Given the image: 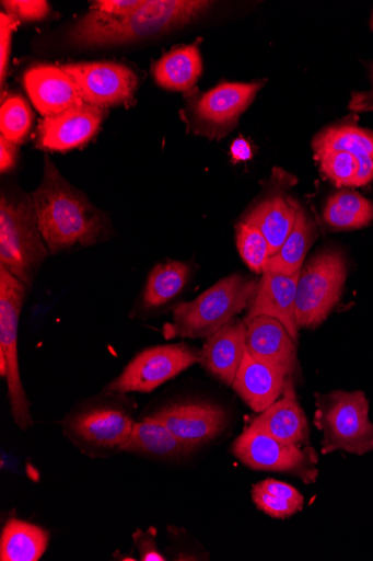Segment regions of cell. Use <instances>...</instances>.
<instances>
[{"instance_id": "cell-1", "label": "cell", "mask_w": 373, "mask_h": 561, "mask_svg": "<svg viewBox=\"0 0 373 561\" xmlns=\"http://www.w3.org/2000/svg\"><path fill=\"white\" fill-rule=\"evenodd\" d=\"M31 196L39 231L51 253L78 244L89 247L102 237V214L66 181L50 160L45 159L42 183Z\"/></svg>"}, {"instance_id": "cell-2", "label": "cell", "mask_w": 373, "mask_h": 561, "mask_svg": "<svg viewBox=\"0 0 373 561\" xmlns=\"http://www.w3.org/2000/svg\"><path fill=\"white\" fill-rule=\"evenodd\" d=\"M202 0H145L135 13L124 16L91 11L71 31V41L84 46L128 43L182 28L212 7Z\"/></svg>"}, {"instance_id": "cell-3", "label": "cell", "mask_w": 373, "mask_h": 561, "mask_svg": "<svg viewBox=\"0 0 373 561\" xmlns=\"http://www.w3.org/2000/svg\"><path fill=\"white\" fill-rule=\"evenodd\" d=\"M257 287L256 279L244 275L234 274L223 278L195 300L177 306L173 322L164 328L165 337H208L246 309Z\"/></svg>"}, {"instance_id": "cell-4", "label": "cell", "mask_w": 373, "mask_h": 561, "mask_svg": "<svg viewBox=\"0 0 373 561\" xmlns=\"http://www.w3.org/2000/svg\"><path fill=\"white\" fill-rule=\"evenodd\" d=\"M47 256L32 196L2 195L0 201V266L26 286Z\"/></svg>"}, {"instance_id": "cell-5", "label": "cell", "mask_w": 373, "mask_h": 561, "mask_svg": "<svg viewBox=\"0 0 373 561\" xmlns=\"http://www.w3.org/2000/svg\"><path fill=\"white\" fill-rule=\"evenodd\" d=\"M314 424L324 433L323 454L345 450L364 455L373 450V423L362 391L316 394Z\"/></svg>"}, {"instance_id": "cell-6", "label": "cell", "mask_w": 373, "mask_h": 561, "mask_svg": "<svg viewBox=\"0 0 373 561\" xmlns=\"http://www.w3.org/2000/svg\"><path fill=\"white\" fill-rule=\"evenodd\" d=\"M25 296L26 285L0 266V375L7 379L14 423L23 431L33 426L19 364V324Z\"/></svg>"}, {"instance_id": "cell-7", "label": "cell", "mask_w": 373, "mask_h": 561, "mask_svg": "<svg viewBox=\"0 0 373 561\" xmlns=\"http://www.w3.org/2000/svg\"><path fill=\"white\" fill-rule=\"evenodd\" d=\"M347 261L338 248L318 251L300 273L296 295L299 329L322 325L338 304L347 279Z\"/></svg>"}, {"instance_id": "cell-8", "label": "cell", "mask_w": 373, "mask_h": 561, "mask_svg": "<svg viewBox=\"0 0 373 561\" xmlns=\"http://www.w3.org/2000/svg\"><path fill=\"white\" fill-rule=\"evenodd\" d=\"M265 81L224 82L188 100L185 122L188 130L211 140L223 139L238 125Z\"/></svg>"}, {"instance_id": "cell-9", "label": "cell", "mask_w": 373, "mask_h": 561, "mask_svg": "<svg viewBox=\"0 0 373 561\" xmlns=\"http://www.w3.org/2000/svg\"><path fill=\"white\" fill-rule=\"evenodd\" d=\"M232 451L256 471L287 473L305 484L315 483L318 478V456L313 447L289 444L249 426L234 442Z\"/></svg>"}, {"instance_id": "cell-10", "label": "cell", "mask_w": 373, "mask_h": 561, "mask_svg": "<svg viewBox=\"0 0 373 561\" xmlns=\"http://www.w3.org/2000/svg\"><path fill=\"white\" fill-rule=\"evenodd\" d=\"M200 352L184 343L149 347L137 354L105 390L115 393L151 392L200 364Z\"/></svg>"}, {"instance_id": "cell-11", "label": "cell", "mask_w": 373, "mask_h": 561, "mask_svg": "<svg viewBox=\"0 0 373 561\" xmlns=\"http://www.w3.org/2000/svg\"><path fill=\"white\" fill-rule=\"evenodd\" d=\"M75 82L85 104L105 110L133 102L138 85L130 68L115 62H89L61 67Z\"/></svg>"}, {"instance_id": "cell-12", "label": "cell", "mask_w": 373, "mask_h": 561, "mask_svg": "<svg viewBox=\"0 0 373 561\" xmlns=\"http://www.w3.org/2000/svg\"><path fill=\"white\" fill-rule=\"evenodd\" d=\"M151 416L194 450L218 438L229 423L223 407L206 401L171 404Z\"/></svg>"}, {"instance_id": "cell-13", "label": "cell", "mask_w": 373, "mask_h": 561, "mask_svg": "<svg viewBox=\"0 0 373 561\" xmlns=\"http://www.w3.org/2000/svg\"><path fill=\"white\" fill-rule=\"evenodd\" d=\"M135 422L115 408H92L65 425L69 437L89 450H121L130 438Z\"/></svg>"}, {"instance_id": "cell-14", "label": "cell", "mask_w": 373, "mask_h": 561, "mask_svg": "<svg viewBox=\"0 0 373 561\" xmlns=\"http://www.w3.org/2000/svg\"><path fill=\"white\" fill-rule=\"evenodd\" d=\"M300 273L264 272L244 322L247 323L257 317L277 319L296 342V295Z\"/></svg>"}, {"instance_id": "cell-15", "label": "cell", "mask_w": 373, "mask_h": 561, "mask_svg": "<svg viewBox=\"0 0 373 561\" xmlns=\"http://www.w3.org/2000/svg\"><path fill=\"white\" fill-rule=\"evenodd\" d=\"M104 110L83 104L39 124L38 146L55 151H68L86 145L98 131Z\"/></svg>"}, {"instance_id": "cell-16", "label": "cell", "mask_w": 373, "mask_h": 561, "mask_svg": "<svg viewBox=\"0 0 373 561\" xmlns=\"http://www.w3.org/2000/svg\"><path fill=\"white\" fill-rule=\"evenodd\" d=\"M24 83L35 108L44 118L85 104L75 82L62 68L34 67L26 71Z\"/></svg>"}, {"instance_id": "cell-17", "label": "cell", "mask_w": 373, "mask_h": 561, "mask_svg": "<svg viewBox=\"0 0 373 561\" xmlns=\"http://www.w3.org/2000/svg\"><path fill=\"white\" fill-rule=\"evenodd\" d=\"M247 325V352L255 359L292 378L298 366L294 339L277 319L257 317Z\"/></svg>"}, {"instance_id": "cell-18", "label": "cell", "mask_w": 373, "mask_h": 561, "mask_svg": "<svg viewBox=\"0 0 373 561\" xmlns=\"http://www.w3.org/2000/svg\"><path fill=\"white\" fill-rule=\"evenodd\" d=\"M200 365L226 386H232L247 351V325L233 320L206 337Z\"/></svg>"}, {"instance_id": "cell-19", "label": "cell", "mask_w": 373, "mask_h": 561, "mask_svg": "<svg viewBox=\"0 0 373 561\" xmlns=\"http://www.w3.org/2000/svg\"><path fill=\"white\" fill-rule=\"evenodd\" d=\"M259 414L249 427L300 447L310 444L308 423L298 401L292 378H288L282 398Z\"/></svg>"}, {"instance_id": "cell-20", "label": "cell", "mask_w": 373, "mask_h": 561, "mask_svg": "<svg viewBox=\"0 0 373 561\" xmlns=\"http://www.w3.org/2000/svg\"><path fill=\"white\" fill-rule=\"evenodd\" d=\"M287 380L280 371L246 351L232 387L253 412L261 413L279 400Z\"/></svg>"}, {"instance_id": "cell-21", "label": "cell", "mask_w": 373, "mask_h": 561, "mask_svg": "<svg viewBox=\"0 0 373 561\" xmlns=\"http://www.w3.org/2000/svg\"><path fill=\"white\" fill-rule=\"evenodd\" d=\"M313 150L342 149L357 157L360 170L357 186L373 181V131L354 122L342 121L319 131L313 139Z\"/></svg>"}, {"instance_id": "cell-22", "label": "cell", "mask_w": 373, "mask_h": 561, "mask_svg": "<svg viewBox=\"0 0 373 561\" xmlns=\"http://www.w3.org/2000/svg\"><path fill=\"white\" fill-rule=\"evenodd\" d=\"M299 204L283 195H273L257 204L243 220L257 228L268 240L271 257L277 254L292 232Z\"/></svg>"}, {"instance_id": "cell-23", "label": "cell", "mask_w": 373, "mask_h": 561, "mask_svg": "<svg viewBox=\"0 0 373 561\" xmlns=\"http://www.w3.org/2000/svg\"><path fill=\"white\" fill-rule=\"evenodd\" d=\"M201 38L189 45L174 47L153 67L155 82L167 90L190 91L202 75L199 45Z\"/></svg>"}, {"instance_id": "cell-24", "label": "cell", "mask_w": 373, "mask_h": 561, "mask_svg": "<svg viewBox=\"0 0 373 561\" xmlns=\"http://www.w3.org/2000/svg\"><path fill=\"white\" fill-rule=\"evenodd\" d=\"M120 451H128L159 458L178 460L194 451L180 442L162 422L152 416L136 423L128 442Z\"/></svg>"}, {"instance_id": "cell-25", "label": "cell", "mask_w": 373, "mask_h": 561, "mask_svg": "<svg viewBox=\"0 0 373 561\" xmlns=\"http://www.w3.org/2000/svg\"><path fill=\"white\" fill-rule=\"evenodd\" d=\"M49 542L47 530L20 519L7 523L0 538V560L38 561Z\"/></svg>"}, {"instance_id": "cell-26", "label": "cell", "mask_w": 373, "mask_h": 561, "mask_svg": "<svg viewBox=\"0 0 373 561\" xmlns=\"http://www.w3.org/2000/svg\"><path fill=\"white\" fill-rule=\"evenodd\" d=\"M316 237L314 222L298 206L294 228L280 251L272 256L264 272L296 274L303 268L306 254Z\"/></svg>"}, {"instance_id": "cell-27", "label": "cell", "mask_w": 373, "mask_h": 561, "mask_svg": "<svg viewBox=\"0 0 373 561\" xmlns=\"http://www.w3.org/2000/svg\"><path fill=\"white\" fill-rule=\"evenodd\" d=\"M324 219L334 230L361 229L373 221V203L355 192H338L327 201Z\"/></svg>"}, {"instance_id": "cell-28", "label": "cell", "mask_w": 373, "mask_h": 561, "mask_svg": "<svg viewBox=\"0 0 373 561\" xmlns=\"http://www.w3.org/2000/svg\"><path fill=\"white\" fill-rule=\"evenodd\" d=\"M190 268L180 262H167L156 265L150 273L143 293V306L147 310L162 308L177 297L188 283Z\"/></svg>"}, {"instance_id": "cell-29", "label": "cell", "mask_w": 373, "mask_h": 561, "mask_svg": "<svg viewBox=\"0 0 373 561\" xmlns=\"http://www.w3.org/2000/svg\"><path fill=\"white\" fill-rule=\"evenodd\" d=\"M252 496L257 508L275 519H288L304 506V496L298 489L273 479L254 485Z\"/></svg>"}, {"instance_id": "cell-30", "label": "cell", "mask_w": 373, "mask_h": 561, "mask_svg": "<svg viewBox=\"0 0 373 561\" xmlns=\"http://www.w3.org/2000/svg\"><path fill=\"white\" fill-rule=\"evenodd\" d=\"M319 171L338 186H357L359 160L342 149L314 151Z\"/></svg>"}, {"instance_id": "cell-31", "label": "cell", "mask_w": 373, "mask_h": 561, "mask_svg": "<svg viewBox=\"0 0 373 561\" xmlns=\"http://www.w3.org/2000/svg\"><path fill=\"white\" fill-rule=\"evenodd\" d=\"M33 124V114L26 100L19 94L8 95L0 111L2 136L19 145L25 140Z\"/></svg>"}, {"instance_id": "cell-32", "label": "cell", "mask_w": 373, "mask_h": 561, "mask_svg": "<svg viewBox=\"0 0 373 561\" xmlns=\"http://www.w3.org/2000/svg\"><path fill=\"white\" fill-rule=\"evenodd\" d=\"M236 243L241 259L255 274H263L271 259L268 240L254 226L242 221L236 228Z\"/></svg>"}, {"instance_id": "cell-33", "label": "cell", "mask_w": 373, "mask_h": 561, "mask_svg": "<svg viewBox=\"0 0 373 561\" xmlns=\"http://www.w3.org/2000/svg\"><path fill=\"white\" fill-rule=\"evenodd\" d=\"M2 4L8 14L18 18L20 21H42L50 13L49 5L44 0H9V2H2Z\"/></svg>"}, {"instance_id": "cell-34", "label": "cell", "mask_w": 373, "mask_h": 561, "mask_svg": "<svg viewBox=\"0 0 373 561\" xmlns=\"http://www.w3.org/2000/svg\"><path fill=\"white\" fill-rule=\"evenodd\" d=\"M20 22L18 18L8 13L0 14V77H2V87L9 70L12 35Z\"/></svg>"}, {"instance_id": "cell-35", "label": "cell", "mask_w": 373, "mask_h": 561, "mask_svg": "<svg viewBox=\"0 0 373 561\" xmlns=\"http://www.w3.org/2000/svg\"><path fill=\"white\" fill-rule=\"evenodd\" d=\"M144 4L145 0H97L91 10L105 15L124 16L137 12Z\"/></svg>"}, {"instance_id": "cell-36", "label": "cell", "mask_w": 373, "mask_h": 561, "mask_svg": "<svg viewBox=\"0 0 373 561\" xmlns=\"http://www.w3.org/2000/svg\"><path fill=\"white\" fill-rule=\"evenodd\" d=\"M156 531L150 528L148 531L138 530L133 535L136 546L140 553L141 561H166V557L159 551L155 545Z\"/></svg>"}, {"instance_id": "cell-37", "label": "cell", "mask_w": 373, "mask_h": 561, "mask_svg": "<svg viewBox=\"0 0 373 561\" xmlns=\"http://www.w3.org/2000/svg\"><path fill=\"white\" fill-rule=\"evenodd\" d=\"M16 159L18 145L2 136L0 138V171L7 173L13 170L16 165Z\"/></svg>"}, {"instance_id": "cell-38", "label": "cell", "mask_w": 373, "mask_h": 561, "mask_svg": "<svg viewBox=\"0 0 373 561\" xmlns=\"http://www.w3.org/2000/svg\"><path fill=\"white\" fill-rule=\"evenodd\" d=\"M349 108L357 113L373 111V68H372V89L368 92L354 93L350 101Z\"/></svg>"}, {"instance_id": "cell-39", "label": "cell", "mask_w": 373, "mask_h": 561, "mask_svg": "<svg viewBox=\"0 0 373 561\" xmlns=\"http://www.w3.org/2000/svg\"><path fill=\"white\" fill-rule=\"evenodd\" d=\"M231 156L234 162H246L253 158L249 142L244 138H237L231 147Z\"/></svg>"}, {"instance_id": "cell-40", "label": "cell", "mask_w": 373, "mask_h": 561, "mask_svg": "<svg viewBox=\"0 0 373 561\" xmlns=\"http://www.w3.org/2000/svg\"><path fill=\"white\" fill-rule=\"evenodd\" d=\"M371 28L373 31V14H372V19H371Z\"/></svg>"}]
</instances>
